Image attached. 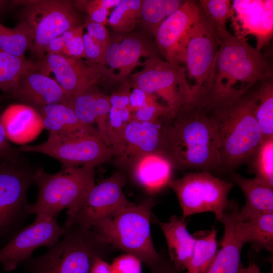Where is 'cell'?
I'll list each match as a JSON object with an SVG mask.
<instances>
[{
    "instance_id": "ac0fdd59",
    "label": "cell",
    "mask_w": 273,
    "mask_h": 273,
    "mask_svg": "<svg viewBox=\"0 0 273 273\" xmlns=\"http://www.w3.org/2000/svg\"><path fill=\"white\" fill-rule=\"evenodd\" d=\"M71 98L55 80L43 73L36 66L21 77L13 92L0 96V100L14 99L37 111L52 104L69 105Z\"/></svg>"
},
{
    "instance_id": "7a4b0ae2",
    "label": "cell",
    "mask_w": 273,
    "mask_h": 273,
    "mask_svg": "<svg viewBox=\"0 0 273 273\" xmlns=\"http://www.w3.org/2000/svg\"><path fill=\"white\" fill-rule=\"evenodd\" d=\"M166 120L160 152L174 169L209 172L221 168L217 130L202 106L188 102Z\"/></svg>"
},
{
    "instance_id": "bcb514c9",
    "label": "cell",
    "mask_w": 273,
    "mask_h": 273,
    "mask_svg": "<svg viewBox=\"0 0 273 273\" xmlns=\"http://www.w3.org/2000/svg\"><path fill=\"white\" fill-rule=\"evenodd\" d=\"M149 267L150 273H183L173 266L169 259L163 257Z\"/></svg>"
},
{
    "instance_id": "d6986e66",
    "label": "cell",
    "mask_w": 273,
    "mask_h": 273,
    "mask_svg": "<svg viewBox=\"0 0 273 273\" xmlns=\"http://www.w3.org/2000/svg\"><path fill=\"white\" fill-rule=\"evenodd\" d=\"M157 49L138 35H117L110 38L105 53L104 64L113 72L117 70L119 83H123L131 71L141 65L140 59L158 56Z\"/></svg>"
},
{
    "instance_id": "7402d4cb",
    "label": "cell",
    "mask_w": 273,
    "mask_h": 273,
    "mask_svg": "<svg viewBox=\"0 0 273 273\" xmlns=\"http://www.w3.org/2000/svg\"><path fill=\"white\" fill-rule=\"evenodd\" d=\"M0 119L8 140L17 144L30 142L44 128L39 113L21 103L8 106L1 113Z\"/></svg>"
},
{
    "instance_id": "836d02e7",
    "label": "cell",
    "mask_w": 273,
    "mask_h": 273,
    "mask_svg": "<svg viewBox=\"0 0 273 273\" xmlns=\"http://www.w3.org/2000/svg\"><path fill=\"white\" fill-rule=\"evenodd\" d=\"M142 2V0H120L110 15L108 24L121 34L131 32L140 20Z\"/></svg>"
},
{
    "instance_id": "f907efd6",
    "label": "cell",
    "mask_w": 273,
    "mask_h": 273,
    "mask_svg": "<svg viewBox=\"0 0 273 273\" xmlns=\"http://www.w3.org/2000/svg\"><path fill=\"white\" fill-rule=\"evenodd\" d=\"M240 273H260V268L254 262H250L246 267H243Z\"/></svg>"
},
{
    "instance_id": "52a82bcc",
    "label": "cell",
    "mask_w": 273,
    "mask_h": 273,
    "mask_svg": "<svg viewBox=\"0 0 273 273\" xmlns=\"http://www.w3.org/2000/svg\"><path fill=\"white\" fill-rule=\"evenodd\" d=\"M22 153L17 149L0 158V239L15 235L29 215L27 193L34 182L36 169Z\"/></svg>"
},
{
    "instance_id": "ee69618b",
    "label": "cell",
    "mask_w": 273,
    "mask_h": 273,
    "mask_svg": "<svg viewBox=\"0 0 273 273\" xmlns=\"http://www.w3.org/2000/svg\"><path fill=\"white\" fill-rule=\"evenodd\" d=\"M131 86L129 83L125 82L122 83L121 86L118 90L109 96L111 106L115 107H129Z\"/></svg>"
},
{
    "instance_id": "e575fe53",
    "label": "cell",
    "mask_w": 273,
    "mask_h": 273,
    "mask_svg": "<svg viewBox=\"0 0 273 273\" xmlns=\"http://www.w3.org/2000/svg\"><path fill=\"white\" fill-rule=\"evenodd\" d=\"M132 119V113L129 107L111 106L107 123V138L114 156L120 148L124 129Z\"/></svg>"
},
{
    "instance_id": "d590c367",
    "label": "cell",
    "mask_w": 273,
    "mask_h": 273,
    "mask_svg": "<svg viewBox=\"0 0 273 273\" xmlns=\"http://www.w3.org/2000/svg\"><path fill=\"white\" fill-rule=\"evenodd\" d=\"M249 162L255 177L273 187V138L263 140Z\"/></svg>"
},
{
    "instance_id": "f546056e",
    "label": "cell",
    "mask_w": 273,
    "mask_h": 273,
    "mask_svg": "<svg viewBox=\"0 0 273 273\" xmlns=\"http://www.w3.org/2000/svg\"><path fill=\"white\" fill-rule=\"evenodd\" d=\"M36 67L35 62L25 57H17L0 51V90L5 94L11 93L21 77Z\"/></svg>"
},
{
    "instance_id": "816d5d0a",
    "label": "cell",
    "mask_w": 273,
    "mask_h": 273,
    "mask_svg": "<svg viewBox=\"0 0 273 273\" xmlns=\"http://www.w3.org/2000/svg\"><path fill=\"white\" fill-rule=\"evenodd\" d=\"M12 4H13V1L11 2L7 1H0V12L7 9Z\"/></svg>"
},
{
    "instance_id": "b9f144b4",
    "label": "cell",
    "mask_w": 273,
    "mask_h": 273,
    "mask_svg": "<svg viewBox=\"0 0 273 273\" xmlns=\"http://www.w3.org/2000/svg\"><path fill=\"white\" fill-rule=\"evenodd\" d=\"M83 41L85 58L92 63L104 64L106 48L94 39L87 33L83 34Z\"/></svg>"
},
{
    "instance_id": "1f68e13d",
    "label": "cell",
    "mask_w": 273,
    "mask_h": 273,
    "mask_svg": "<svg viewBox=\"0 0 273 273\" xmlns=\"http://www.w3.org/2000/svg\"><path fill=\"white\" fill-rule=\"evenodd\" d=\"M258 95L255 115L263 140L273 138V76L260 82Z\"/></svg>"
},
{
    "instance_id": "7dc6e473",
    "label": "cell",
    "mask_w": 273,
    "mask_h": 273,
    "mask_svg": "<svg viewBox=\"0 0 273 273\" xmlns=\"http://www.w3.org/2000/svg\"><path fill=\"white\" fill-rule=\"evenodd\" d=\"M16 149L9 143L0 119V158L11 154Z\"/></svg>"
},
{
    "instance_id": "8d00e7d4",
    "label": "cell",
    "mask_w": 273,
    "mask_h": 273,
    "mask_svg": "<svg viewBox=\"0 0 273 273\" xmlns=\"http://www.w3.org/2000/svg\"><path fill=\"white\" fill-rule=\"evenodd\" d=\"M203 11L213 24L219 39L228 35L226 23L233 16L230 0H201L199 1Z\"/></svg>"
},
{
    "instance_id": "3957f363",
    "label": "cell",
    "mask_w": 273,
    "mask_h": 273,
    "mask_svg": "<svg viewBox=\"0 0 273 273\" xmlns=\"http://www.w3.org/2000/svg\"><path fill=\"white\" fill-rule=\"evenodd\" d=\"M259 83L226 104L203 107L217 130L221 168L230 170L249 162L263 141L255 115Z\"/></svg>"
},
{
    "instance_id": "4fadbf2b",
    "label": "cell",
    "mask_w": 273,
    "mask_h": 273,
    "mask_svg": "<svg viewBox=\"0 0 273 273\" xmlns=\"http://www.w3.org/2000/svg\"><path fill=\"white\" fill-rule=\"evenodd\" d=\"M200 6L199 16L189 32L184 46V63L193 81L188 101L205 93L220 41L213 24Z\"/></svg>"
},
{
    "instance_id": "681fc988",
    "label": "cell",
    "mask_w": 273,
    "mask_h": 273,
    "mask_svg": "<svg viewBox=\"0 0 273 273\" xmlns=\"http://www.w3.org/2000/svg\"><path fill=\"white\" fill-rule=\"evenodd\" d=\"M89 273H113L110 264L101 257L97 258L93 263Z\"/></svg>"
},
{
    "instance_id": "8fae6325",
    "label": "cell",
    "mask_w": 273,
    "mask_h": 273,
    "mask_svg": "<svg viewBox=\"0 0 273 273\" xmlns=\"http://www.w3.org/2000/svg\"><path fill=\"white\" fill-rule=\"evenodd\" d=\"M23 21L31 29L33 42L30 50L38 59L46 54L53 39L80 25V18L68 1L44 0L27 3Z\"/></svg>"
},
{
    "instance_id": "ab89813d",
    "label": "cell",
    "mask_w": 273,
    "mask_h": 273,
    "mask_svg": "<svg viewBox=\"0 0 273 273\" xmlns=\"http://www.w3.org/2000/svg\"><path fill=\"white\" fill-rule=\"evenodd\" d=\"M83 28V24L61 35L65 41L62 55L77 58H85Z\"/></svg>"
},
{
    "instance_id": "30bf717a",
    "label": "cell",
    "mask_w": 273,
    "mask_h": 273,
    "mask_svg": "<svg viewBox=\"0 0 273 273\" xmlns=\"http://www.w3.org/2000/svg\"><path fill=\"white\" fill-rule=\"evenodd\" d=\"M143 64V69L131 75V86L161 97L169 109V118L174 117L190 96L185 68L158 56L147 58Z\"/></svg>"
},
{
    "instance_id": "c3c4849f",
    "label": "cell",
    "mask_w": 273,
    "mask_h": 273,
    "mask_svg": "<svg viewBox=\"0 0 273 273\" xmlns=\"http://www.w3.org/2000/svg\"><path fill=\"white\" fill-rule=\"evenodd\" d=\"M65 41L61 35L52 40L46 48V53L62 54Z\"/></svg>"
},
{
    "instance_id": "44dd1931",
    "label": "cell",
    "mask_w": 273,
    "mask_h": 273,
    "mask_svg": "<svg viewBox=\"0 0 273 273\" xmlns=\"http://www.w3.org/2000/svg\"><path fill=\"white\" fill-rule=\"evenodd\" d=\"M239 211L238 205L230 201L219 221L224 227L221 248L205 273H240L244 267L241 261V253L244 244L238 239L235 232Z\"/></svg>"
},
{
    "instance_id": "6da1fadb",
    "label": "cell",
    "mask_w": 273,
    "mask_h": 273,
    "mask_svg": "<svg viewBox=\"0 0 273 273\" xmlns=\"http://www.w3.org/2000/svg\"><path fill=\"white\" fill-rule=\"evenodd\" d=\"M272 76V63L260 51L230 33L220 39L206 90L197 99L208 108L223 105Z\"/></svg>"
},
{
    "instance_id": "4dcf8cb0",
    "label": "cell",
    "mask_w": 273,
    "mask_h": 273,
    "mask_svg": "<svg viewBox=\"0 0 273 273\" xmlns=\"http://www.w3.org/2000/svg\"><path fill=\"white\" fill-rule=\"evenodd\" d=\"M185 1L143 0L140 10V20L145 29L154 36L161 23L177 10Z\"/></svg>"
},
{
    "instance_id": "f35d334b",
    "label": "cell",
    "mask_w": 273,
    "mask_h": 273,
    "mask_svg": "<svg viewBox=\"0 0 273 273\" xmlns=\"http://www.w3.org/2000/svg\"><path fill=\"white\" fill-rule=\"evenodd\" d=\"M169 117L168 108L159 103L155 95L152 94H149L143 105L132 114L133 119L145 122H157L162 118Z\"/></svg>"
},
{
    "instance_id": "4316f807",
    "label": "cell",
    "mask_w": 273,
    "mask_h": 273,
    "mask_svg": "<svg viewBox=\"0 0 273 273\" xmlns=\"http://www.w3.org/2000/svg\"><path fill=\"white\" fill-rule=\"evenodd\" d=\"M231 177L245 197V204L239 211L241 221L258 215L273 213V187L256 177L246 178L237 173H233Z\"/></svg>"
},
{
    "instance_id": "9c48e42d",
    "label": "cell",
    "mask_w": 273,
    "mask_h": 273,
    "mask_svg": "<svg viewBox=\"0 0 273 273\" xmlns=\"http://www.w3.org/2000/svg\"><path fill=\"white\" fill-rule=\"evenodd\" d=\"M35 63L43 73L48 76L50 73H53L55 80L71 97L99 84L119 83L116 74L106 65L81 58L46 53Z\"/></svg>"
},
{
    "instance_id": "7bdbcfd3",
    "label": "cell",
    "mask_w": 273,
    "mask_h": 273,
    "mask_svg": "<svg viewBox=\"0 0 273 273\" xmlns=\"http://www.w3.org/2000/svg\"><path fill=\"white\" fill-rule=\"evenodd\" d=\"M83 26L86 28L88 34L102 46L107 48L110 37L108 31L104 25L93 22L87 17Z\"/></svg>"
},
{
    "instance_id": "7c38bea8",
    "label": "cell",
    "mask_w": 273,
    "mask_h": 273,
    "mask_svg": "<svg viewBox=\"0 0 273 273\" xmlns=\"http://www.w3.org/2000/svg\"><path fill=\"white\" fill-rule=\"evenodd\" d=\"M22 152H37L49 155L62 168L97 166L114 156L113 151L101 138L88 134L60 136L49 134L47 140L36 145H24Z\"/></svg>"
},
{
    "instance_id": "277c9868",
    "label": "cell",
    "mask_w": 273,
    "mask_h": 273,
    "mask_svg": "<svg viewBox=\"0 0 273 273\" xmlns=\"http://www.w3.org/2000/svg\"><path fill=\"white\" fill-rule=\"evenodd\" d=\"M115 249L93 229L74 225L45 254L21 264L26 273H89L97 258L104 259Z\"/></svg>"
},
{
    "instance_id": "5b68a950",
    "label": "cell",
    "mask_w": 273,
    "mask_h": 273,
    "mask_svg": "<svg viewBox=\"0 0 273 273\" xmlns=\"http://www.w3.org/2000/svg\"><path fill=\"white\" fill-rule=\"evenodd\" d=\"M95 167L62 168L55 174L47 173L42 168L36 169L34 182L38 187V197L28 207L29 214L36 215L34 222L56 218L62 210L78 207L96 184Z\"/></svg>"
},
{
    "instance_id": "f1b7e54d",
    "label": "cell",
    "mask_w": 273,
    "mask_h": 273,
    "mask_svg": "<svg viewBox=\"0 0 273 273\" xmlns=\"http://www.w3.org/2000/svg\"><path fill=\"white\" fill-rule=\"evenodd\" d=\"M194 235L195 246L186 273H205L218 251L217 230L200 231Z\"/></svg>"
},
{
    "instance_id": "ba28073f",
    "label": "cell",
    "mask_w": 273,
    "mask_h": 273,
    "mask_svg": "<svg viewBox=\"0 0 273 273\" xmlns=\"http://www.w3.org/2000/svg\"><path fill=\"white\" fill-rule=\"evenodd\" d=\"M169 186L177 197L184 218L209 212L220 221L228 206V195L233 184L208 172L198 171L172 180Z\"/></svg>"
},
{
    "instance_id": "ffe728a7",
    "label": "cell",
    "mask_w": 273,
    "mask_h": 273,
    "mask_svg": "<svg viewBox=\"0 0 273 273\" xmlns=\"http://www.w3.org/2000/svg\"><path fill=\"white\" fill-rule=\"evenodd\" d=\"M164 123L132 119L123 132L120 148L115 157L119 165L130 167L140 156L161 150Z\"/></svg>"
},
{
    "instance_id": "cb8c5ba5",
    "label": "cell",
    "mask_w": 273,
    "mask_h": 273,
    "mask_svg": "<svg viewBox=\"0 0 273 273\" xmlns=\"http://www.w3.org/2000/svg\"><path fill=\"white\" fill-rule=\"evenodd\" d=\"M151 219L163 233L169 260L173 266L179 270H186L193 253L196 238L188 231L185 219L173 215L167 222H164L152 215Z\"/></svg>"
},
{
    "instance_id": "484cf974",
    "label": "cell",
    "mask_w": 273,
    "mask_h": 273,
    "mask_svg": "<svg viewBox=\"0 0 273 273\" xmlns=\"http://www.w3.org/2000/svg\"><path fill=\"white\" fill-rule=\"evenodd\" d=\"M37 111L49 134L60 136L88 134L101 138L97 129L80 121L68 105L49 104Z\"/></svg>"
},
{
    "instance_id": "d6a6232c",
    "label": "cell",
    "mask_w": 273,
    "mask_h": 273,
    "mask_svg": "<svg viewBox=\"0 0 273 273\" xmlns=\"http://www.w3.org/2000/svg\"><path fill=\"white\" fill-rule=\"evenodd\" d=\"M32 42V32L24 22L12 28L0 24V51L17 57H25V51L31 49Z\"/></svg>"
},
{
    "instance_id": "9a60e30c",
    "label": "cell",
    "mask_w": 273,
    "mask_h": 273,
    "mask_svg": "<svg viewBox=\"0 0 273 273\" xmlns=\"http://www.w3.org/2000/svg\"><path fill=\"white\" fill-rule=\"evenodd\" d=\"M66 228L60 226L55 218L33 222L20 230L10 241L0 249V264L6 271H11L31 257L37 248H48L64 235Z\"/></svg>"
},
{
    "instance_id": "d4e9b609",
    "label": "cell",
    "mask_w": 273,
    "mask_h": 273,
    "mask_svg": "<svg viewBox=\"0 0 273 273\" xmlns=\"http://www.w3.org/2000/svg\"><path fill=\"white\" fill-rule=\"evenodd\" d=\"M69 106L82 122L91 126L97 124L101 139L108 146L107 123L111 107L109 96L95 87L71 97Z\"/></svg>"
},
{
    "instance_id": "603a6c76",
    "label": "cell",
    "mask_w": 273,
    "mask_h": 273,
    "mask_svg": "<svg viewBox=\"0 0 273 273\" xmlns=\"http://www.w3.org/2000/svg\"><path fill=\"white\" fill-rule=\"evenodd\" d=\"M130 167L133 180L150 194L160 191L173 180L174 168L169 159L160 151L140 156Z\"/></svg>"
},
{
    "instance_id": "74e56055",
    "label": "cell",
    "mask_w": 273,
    "mask_h": 273,
    "mask_svg": "<svg viewBox=\"0 0 273 273\" xmlns=\"http://www.w3.org/2000/svg\"><path fill=\"white\" fill-rule=\"evenodd\" d=\"M120 0H92L75 1L76 6L88 14L92 21L105 26L108 23L109 9L115 7Z\"/></svg>"
},
{
    "instance_id": "5bb4252c",
    "label": "cell",
    "mask_w": 273,
    "mask_h": 273,
    "mask_svg": "<svg viewBox=\"0 0 273 273\" xmlns=\"http://www.w3.org/2000/svg\"><path fill=\"white\" fill-rule=\"evenodd\" d=\"M125 183L124 176L116 172L95 184L78 207L72 211L67 210L63 226L76 225L91 229L97 222L111 218L134 205L123 193Z\"/></svg>"
},
{
    "instance_id": "2e32d148",
    "label": "cell",
    "mask_w": 273,
    "mask_h": 273,
    "mask_svg": "<svg viewBox=\"0 0 273 273\" xmlns=\"http://www.w3.org/2000/svg\"><path fill=\"white\" fill-rule=\"evenodd\" d=\"M200 11L199 1H185L158 28L154 36L157 47L168 62L177 65L184 62L186 39L198 19Z\"/></svg>"
},
{
    "instance_id": "e0dca14e",
    "label": "cell",
    "mask_w": 273,
    "mask_h": 273,
    "mask_svg": "<svg viewBox=\"0 0 273 273\" xmlns=\"http://www.w3.org/2000/svg\"><path fill=\"white\" fill-rule=\"evenodd\" d=\"M232 19L235 35L255 36L260 50L271 40L273 30V1H233Z\"/></svg>"
},
{
    "instance_id": "83f0119b",
    "label": "cell",
    "mask_w": 273,
    "mask_h": 273,
    "mask_svg": "<svg viewBox=\"0 0 273 273\" xmlns=\"http://www.w3.org/2000/svg\"><path fill=\"white\" fill-rule=\"evenodd\" d=\"M235 232L240 240L244 244L249 243L256 252L262 250L272 252L273 213L258 215L245 221L240 220L239 214Z\"/></svg>"
},
{
    "instance_id": "f6af8a7d",
    "label": "cell",
    "mask_w": 273,
    "mask_h": 273,
    "mask_svg": "<svg viewBox=\"0 0 273 273\" xmlns=\"http://www.w3.org/2000/svg\"><path fill=\"white\" fill-rule=\"evenodd\" d=\"M150 93L134 88L129 96V107L132 113L141 108L146 101Z\"/></svg>"
},
{
    "instance_id": "60d3db41",
    "label": "cell",
    "mask_w": 273,
    "mask_h": 273,
    "mask_svg": "<svg viewBox=\"0 0 273 273\" xmlns=\"http://www.w3.org/2000/svg\"><path fill=\"white\" fill-rule=\"evenodd\" d=\"M141 262L134 255L125 253L116 257L110 266L113 273H142Z\"/></svg>"
},
{
    "instance_id": "8992f818",
    "label": "cell",
    "mask_w": 273,
    "mask_h": 273,
    "mask_svg": "<svg viewBox=\"0 0 273 273\" xmlns=\"http://www.w3.org/2000/svg\"><path fill=\"white\" fill-rule=\"evenodd\" d=\"M151 198L134 204L113 217L100 221L91 228L114 248L134 255L149 266L162 257L157 252L150 232Z\"/></svg>"
}]
</instances>
